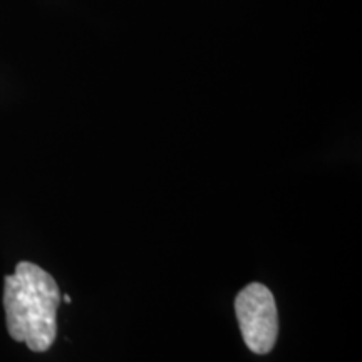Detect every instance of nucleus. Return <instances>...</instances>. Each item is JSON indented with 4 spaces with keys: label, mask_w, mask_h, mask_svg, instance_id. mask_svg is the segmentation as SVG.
<instances>
[{
    "label": "nucleus",
    "mask_w": 362,
    "mask_h": 362,
    "mask_svg": "<svg viewBox=\"0 0 362 362\" xmlns=\"http://www.w3.org/2000/svg\"><path fill=\"white\" fill-rule=\"evenodd\" d=\"M62 300H64L66 304H71V297H69V296H64V297H62Z\"/></svg>",
    "instance_id": "nucleus-3"
},
{
    "label": "nucleus",
    "mask_w": 362,
    "mask_h": 362,
    "mask_svg": "<svg viewBox=\"0 0 362 362\" xmlns=\"http://www.w3.org/2000/svg\"><path fill=\"white\" fill-rule=\"evenodd\" d=\"M240 332L253 354H269L279 337V312L274 293L264 284L253 282L235 298Z\"/></svg>",
    "instance_id": "nucleus-2"
},
{
    "label": "nucleus",
    "mask_w": 362,
    "mask_h": 362,
    "mask_svg": "<svg viewBox=\"0 0 362 362\" xmlns=\"http://www.w3.org/2000/svg\"><path fill=\"white\" fill-rule=\"evenodd\" d=\"M4 284V309L11 337L34 352L51 349L62 300L52 275L33 262H19Z\"/></svg>",
    "instance_id": "nucleus-1"
}]
</instances>
